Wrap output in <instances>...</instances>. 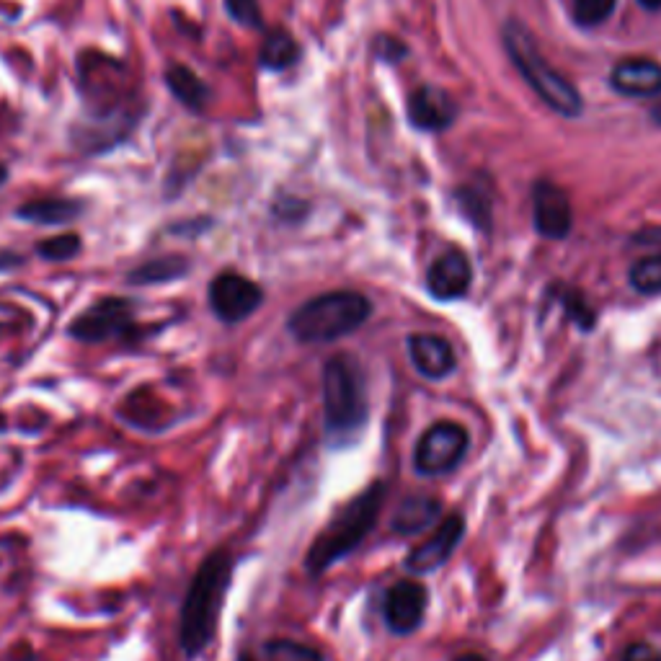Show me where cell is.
<instances>
[{"label":"cell","instance_id":"obj_9","mask_svg":"<svg viewBox=\"0 0 661 661\" xmlns=\"http://www.w3.org/2000/svg\"><path fill=\"white\" fill-rule=\"evenodd\" d=\"M465 535V517L463 514H450L437 525V532L432 538L424 540L421 545H416L411 553L406 556L403 566L411 574H432L437 571L442 563L450 561V556L455 553V548L460 545Z\"/></svg>","mask_w":661,"mask_h":661},{"label":"cell","instance_id":"obj_7","mask_svg":"<svg viewBox=\"0 0 661 661\" xmlns=\"http://www.w3.org/2000/svg\"><path fill=\"white\" fill-rule=\"evenodd\" d=\"M132 326H135V308L130 300L104 297L70 323L68 334L78 341H86V344H101V341L127 336Z\"/></svg>","mask_w":661,"mask_h":661},{"label":"cell","instance_id":"obj_32","mask_svg":"<svg viewBox=\"0 0 661 661\" xmlns=\"http://www.w3.org/2000/svg\"><path fill=\"white\" fill-rule=\"evenodd\" d=\"M238 661H254V656H251V654H243Z\"/></svg>","mask_w":661,"mask_h":661},{"label":"cell","instance_id":"obj_29","mask_svg":"<svg viewBox=\"0 0 661 661\" xmlns=\"http://www.w3.org/2000/svg\"><path fill=\"white\" fill-rule=\"evenodd\" d=\"M646 11H659L661 8V0H638Z\"/></svg>","mask_w":661,"mask_h":661},{"label":"cell","instance_id":"obj_17","mask_svg":"<svg viewBox=\"0 0 661 661\" xmlns=\"http://www.w3.org/2000/svg\"><path fill=\"white\" fill-rule=\"evenodd\" d=\"M83 212V204L75 202V199H31V202L21 204L16 210L19 220L26 223H37V225H65L73 223L75 217Z\"/></svg>","mask_w":661,"mask_h":661},{"label":"cell","instance_id":"obj_12","mask_svg":"<svg viewBox=\"0 0 661 661\" xmlns=\"http://www.w3.org/2000/svg\"><path fill=\"white\" fill-rule=\"evenodd\" d=\"M458 117V106L447 91L437 86H421L408 96V122L416 130L442 132Z\"/></svg>","mask_w":661,"mask_h":661},{"label":"cell","instance_id":"obj_1","mask_svg":"<svg viewBox=\"0 0 661 661\" xmlns=\"http://www.w3.org/2000/svg\"><path fill=\"white\" fill-rule=\"evenodd\" d=\"M230 579H233V556L228 550H215L199 563L197 574L189 581L179 618V643L189 659L202 654L215 638Z\"/></svg>","mask_w":661,"mask_h":661},{"label":"cell","instance_id":"obj_27","mask_svg":"<svg viewBox=\"0 0 661 661\" xmlns=\"http://www.w3.org/2000/svg\"><path fill=\"white\" fill-rule=\"evenodd\" d=\"M623 661H661V654L649 643H631L625 649Z\"/></svg>","mask_w":661,"mask_h":661},{"label":"cell","instance_id":"obj_33","mask_svg":"<svg viewBox=\"0 0 661 661\" xmlns=\"http://www.w3.org/2000/svg\"><path fill=\"white\" fill-rule=\"evenodd\" d=\"M654 119L661 124V109H656V112H654Z\"/></svg>","mask_w":661,"mask_h":661},{"label":"cell","instance_id":"obj_4","mask_svg":"<svg viewBox=\"0 0 661 661\" xmlns=\"http://www.w3.org/2000/svg\"><path fill=\"white\" fill-rule=\"evenodd\" d=\"M370 316L372 303L362 292L334 290L310 297L308 303L292 310L287 328L300 344H328L354 334Z\"/></svg>","mask_w":661,"mask_h":661},{"label":"cell","instance_id":"obj_22","mask_svg":"<svg viewBox=\"0 0 661 661\" xmlns=\"http://www.w3.org/2000/svg\"><path fill=\"white\" fill-rule=\"evenodd\" d=\"M631 287L641 295H659L661 292V254L641 259L631 266Z\"/></svg>","mask_w":661,"mask_h":661},{"label":"cell","instance_id":"obj_20","mask_svg":"<svg viewBox=\"0 0 661 661\" xmlns=\"http://www.w3.org/2000/svg\"><path fill=\"white\" fill-rule=\"evenodd\" d=\"M186 272H189V261L184 256H163V259L137 266L135 272H130V282L132 285H163V282L184 277Z\"/></svg>","mask_w":661,"mask_h":661},{"label":"cell","instance_id":"obj_18","mask_svg":"<svg viewBox=\"0 0 661 661\" xmlns=\"http://www.w3.org/2000/svg\"><path fill=\"white\" fill-rule=\"evenodd\" d=\"M166 86L186 109H194V112L204 109V104L210 99V88L204 86V81L197 73H192L184 65H171L166 70Z\"/></svg>","mask_w":661,"mask_h":661},{"label":"cell","instance_id":"obj_28","mask_svg":"<svg viewBox=\"0 0 661 661\" xmlns=\"http://www.w3.org/2000/svg\"><path fill=\"white\" fill-rule=\"evenodd\" d=\"M377 47H380V55L385 57V60L388 62H396V60H401L403 55H406V47H403V44H398L396 39H377Z\"/></svg>","mask_w":661,"mask_h":661},{"label":"cell","instance_id":"obj_8","mask_svg":"<svg viewBox=\"0 0 661 661\" xmlns=\"http://www.w3.org/2000/svg\"><path fill=\"white\" fill-rule=\"evenodd\" d=\"M264 290L243 274L223 272L210 282V308L223 323H241L254 316Z\"/></svg>","mask_w":661,"mask_h":661},{"label":"cell","instance_id":"obj_13","mask_svg":"<svg viewBox=\"0 0 661 661\" xmlns=\"http://www.w3.org/2000/svg\"><path fill=\"white\" fill-rule=\"evenodd\" d=\"M470 282H473V269H470V261L463 251H447L429 266L427 272L429 295L442 303L463 297L470 290Z\"/></svg>","mask_w":661,"mask_h":661},{"label":"cell","instance_id":"obj_19","mask_svg":"<svg viewBox=\"0 0 661 661\" xmlns=\"http://www.w3.org/2000/svg\"><path fill=\"white\" fill-rule=\"evenodd\" d=\"M297 57H300V47H297L295 37H292L287 29H274L264 37L261 44L259 62L261 68L266 70H287L290 65H295Z\"/></svg>","mask_w":661,"mask_h":661},{"label":"cell","instance_id":"obj_26","mask_svg":"<svg viewBox=\"0 0 661 661\" xmlns=\"http://www.w3.org/2000/svg\"><path fill=\"white\" fill-rule=\"evenodd\" d=\"M225 11L230 19L243 26H261L259 0H225Z\"/></svg>","mask_w":661,"mask_h":661},{"label":"cell","instance_id":"obj_25","mask_svg":"<svg viewBox=\"0 0 661 661\" xmlns=\"http://www.w3.org/2000/svg\"><path fill=\"white\" fill-rule=\"evenodd\" d=\"M458 202H460V207H463L465 215H468L473 223L481 225V228L489 225V199L483 197L481 189L465 186V189H460Z\"/></svg>","mask_w":661,"mask_h":661},{"label":"cell","instance_id":"obj_24","mask_svg":"<svg viewBox=\"0 0 661 661\" xmlns=\"http://www.w3.org/2000/svg\"><path fill=\"white\" fill-rule=\"evenodd\" d=\"M615 11V0H574V16L581 26H600Z\"/></svg>","mask_w":661,"mask_h":661},{"label":"cell","instance_id":"obj_5","mask_svg":"<svg viewBox=\"0 0 661 661\" xmlns=\"http://www.w3.org/2000/svg\"><path fill=\"white\" fill-rule=\"evenodd\" d=\"M504 47L512 57L514 68L522 73L532 91L538 93L553 112L563 114V117H579L584 112L579 91L561 73L550 68L527 26H522L519 21H509L504 26Z\"/></svg>","mask_w":661,"mask_h":661},{"label":"cell","instance_id":"obj_15","mask_svg":"<svg viewBox=\"0 0 661 661\" xmlns=\"http://www.w3.org/2000/svg\"><path fill=\"white\" fill-rule=\"evenodd\" d=\"M612 91L628 99H654L661 93V65L651 60H623L610 73Z\"/></svg>","mask_w":661,"mask_h":661},{"label":"cell","instance_id":"obj_31","mask_svg":"<svg viewBox=\"0 0 661 661\" xmlns=\"http://www.w3.org/2000/svg\"><path fill=\"white\" fill-rule=\"evenodd\" d=\"M6 179H8V171L3 166H0V184H3V181H6Z\"/></svg>","mask_w":661,"mask_h":661},{"label":"cell","instance_id":"obj_14","mask_svg":"<svg viewBox=\"0 0 661 661\" xmlns=\"http://www.w3.org/2000/svg\"><path fill=\"white\" fill-rule=\"evenodd\" d=\"M408 357L414 362L416 372L429 380H445L455 370V352L450 341L434 334H411L406 339Z\"/></svg>","mask_w":661,"mask_h":661},{"label":"cell","instance_id":"obj_6","mask_svg":"<svg viewBox=\"0 0 661 661\" xmlns=\"http://www.w3.org/2000/svg\"><path fill=\"white\" fill-rule=\"evenodd\" d=\"M470 437L455 421H439L421 434L414 450V468L419 476H445L460 465L468 452Z\"/></svg>","mask_w":661,"mask_h":661},{"label":"cell","instance_id":"obj_30","mask_svg":"<svg viewBox=\"0 0 661 661\" xmlns=\"http://www.w3.org/2000/svg\"><path fill=\"white\" fill-rule=\"evenodd\" d=\"M452 661H486V659H483L481 654H463V656H458V659H452Z\"/></svg>","mask_w":661,"mask_h":661},{"label":"cell","instance_id":"obj_2","mask_svg":"<svg viewBox=\"0 0 661 661\" xmlns=\"http://www.w3.org/2000/svg\"><path fill=\"white\" fill-rule=\"evenodd\" d=\"M385 501V486L383 483H372L370 489L354 496L349 504L336 512V517L318 532V538L310 545L308 556H305V569L308 574L321 576L326 574L336 561L346 558L354 548L362 545V540L372 532L377 525L380 509Z\"/></svg>","mask_w":661,"mask_h":661},{"label":"cell","instance_id":"obj_23","mask_svg":"<svg viewBox=\"0 0 661 661\" xmlns=\"http://www.w3.org/2000/svg\"><path fill=\"white\" fill-rule=\"evenodd\" d=\"M37 251L47 261H68L81 251V238L75 233L55 235V238H47V241L39 243Z\"/></svg>","mask_w":661,"mask_h":661},{"label":"cell","instance_id":"obj_11","mask_svg":"<svg viewBox=\"0 0 661 661\" xmlns=\"http://www.w3.org/2000/svg\"><path fill=\"white\" fill-rule=\"evenodd\" d=\"M532 217H535V230L550 241L566 238L574 225L569 197L561 186L550 181H538L532 189Z\"/></svg>","mask_w":661,"mask_h":661},{"label":"cell","instance_id":"obj_21","mask_svg":"<svg viewBox=\"0 0 661 661\" xmlns=\"http://www.w3.org/2000/svg\"><path fill=\"white\" fill-rule=\"evenodd\" d=\"M264 661H323L321 651L292 638H274L264 646Z\"/></svg>","mask_w":661,"mask_h":661},{"label":"cell","instance_id":"obj_3","mask_svg":"<svg viewBox=\"0 0 661 661\" xmlns=\"http://www.w3.org/2000/svg\"><path fill=\"white\" fill-rule=\"evenodd\" d=\"M323 424L334 442H349L367 424L365 372L352 354H334L323 367Z\"/></svg>","mask_w":661,"mask_h":661},{"label":"cell","instance_id":"obj_10","mask_svg":"<svg viewBox=\"0 0 661 661\" xmlns=\"http://www.w3.org/2000/svg\"><path fill=\"white\" fill-rule=\"evenodd\" d=\"M429 594L427 589L421 587L419 581L403 579L398 584L388 589L383 600V618L385 625L390 631L398 633V636H408L414 633L416 628L424 620V612H427Z\"/></svg>","mask_w":661,"mask_h":661},{"label":"cell","instance_id":"obj_16","mask_svg":"<svg viewBox=\"0 0 661 661\" xmlns=\"http://www.w3.org/2000/svg\"><path fill=\"white\" fill-rule=\"evenodd\" d=\"M442 514V504L432 496H408L401 501V507L396 509L393 519H390V527L396 535H416V532H424L427 527H432L434 522Z\"/></svg>","mask_w":661,"mask_h":661}]
</instances>
